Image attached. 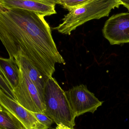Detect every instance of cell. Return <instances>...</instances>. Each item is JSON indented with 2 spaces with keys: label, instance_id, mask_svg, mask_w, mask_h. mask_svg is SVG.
I'll return each instance as SVG.
<instances>
[{
  "label": "cell",
  "instance_id": "6da1fadb",
  "mask_svg": "<svg viewBox=\"0 0 129 129\" xmlns=\"http://www.w3.org/2000/svg\"><path fill=\"white\" fill-rule=\"evenodd\" d=\"M0 40L10 58H24L47 79L52 77L56 64L65 63L49 25L38 13L0 6Z\"/></svg>",
  "mask_w": 129,
  "mask_h": 129
},
{
  "label": "cell",
  "instance_id": "7a4b0ae2",
  "mask_svg": "<svg viewBox=\"0 0 129 129\" xmlns=\"http://www.w3.org/2000/svg\"><path fill=\"white\" fill-rule=\"evenodd\" d=\"M120 0H87L85 3L69 11L56 29L59 33L71 35L78 27L90 20L108 16L112 9L118 8Z\"/></svg>",
  "mask_w": 129,
  "mask_h": 129
},
{
  "label": "cell",
  "instance_id": "3957f363",
  "mask_svg": "<svg viewBox=\"0 0 129 129\" xmlns=\"http://www.w3.org/2000/svg\"><path fill=\"white\" fill-rule=\"evenodd\" d=\"M44 113L56 124V126L71 129L75 126V114L66 95L56 80L49 78L44 91Z\"/></svg>",
  "mask_w": 129,
  "mask_h": 129
},
{
  "label": "cell",
  "instance_id": "277c9868",
  "mask_svg": "<svg viewBox=\"0 0 129 129\" xmlns=\"http://www.w3.org/2000/svg\"><path fill=\"white\" fill-rule=\"evenodd\" d=\"M19 68L20 82L18 86L13 90L16 102L30 111L44 113L43 101L37 89L26 72Z\"/></svg>",
  "mask_w": 129,
  "mask_h": 129
},
{
  "label": "cell",
  "instance_id": "5b68a950",
  "mask_svg": "<svg viewBox=\"0 0 129 129\" xmlns=\"http://www.w3.org/2000/svg\"><path fill=\"white\" fill-rule=\"evenodd\" d=\"M65 92L70 106L76 117L86 112L93 114L102 105L94 93L87 89L86 85L80 84L73 87Z\"/></svg>",
  "mask_w": 129,
  "mask_h": 129
},
{
  "label": "cell",
  "instance_id": "8992f818",
  "mask_svg": "<svg viewBox=\"0 0 129 129\" xmlns=\"http://www.w3.org/2000/svg\"><path fill=\"white\" fill-rule=\"evenodd\" d=\"M102 32L111 45L129 43V12L111 16L105 23Z\"/></svg>",
  "mask_w": 129,
  "mask_h": 129
},
{
  "label": "cell",
  "instance_id": "52a82bcc",
  "mask_svg": "<svg viewBox=\"0 0 129 129\" xmlns=\"http://www.w3.org/2000/svg\"><path fill=\"white\" fill-rule=\"evenodd\" d=\"M0 105L10 112L26 129H49L40 122L30 111L0 90Z\"/></svg>",
  "mask_w": 129,
  "mask_h": 129
},
{
  "label": "cell",
  "instance_id": "ba28073f",
  "mask_svg": "<svg viewBox=\"0 0 129 129\" xmlns=\"http://www.w3.org/2000/svg\"><path fill=\"white\" fill-rule=\"evenodd\" d=\"M55 0H0V6L7 9H17L38 13L43 16L56 13Z\"/></svg>",
  "mask_w": 129,
  "mask_h": 129
},
{
  "label": "cell",
  "instance_id": "9c48e42d",
  "mask_svg": "<svg viewBox=\"0 0 129 129\" xmlns=\"http://www.w3.org/2000/svg\"><path fill=\"white\" fill-rule=\"evenodd\" d=\"M0 73L3 75L13 90L18 86L20 82V69L15 59L1 58Z\"/></svg>",
  "mask_w": 129,
  "mask_h": 129
},
{
  "label": "cell",
  "instance_id": "30bf717a",
  "mask_svg": "<svg viewBox=\"0 0 129 129\" xmlns=\"http://www.w3.org/2000/svg\"><path fill=\"white\" fill-rule=\"evenodd\" d=\"M16 61L18 67L26 72L37 89L43 100L44 88L49 78L44 77L33 65L24 58H19Z\"/></svg>",
  "mask_w": 129,
  "mask_h": 129
},
{
  "label": "cell",
  "instance_id": "8fae6325",
  "mask_svg": "<svg viewBox=\"0 0 129 129\" xmlns=\"http://www.w3.org/2000/svg\"><path fill=\"white\" fill-rule=\"evenodd\" d=\"M0 129H26L10 112L0 106Z\"/></svg>",
  "mask_w": 129,
  "mask_h": 129
},
{
  "label": "cell",
  "instance_id": "7c38bea8",
  "mask_svg": "<svg viewBox=\"0 0 129 129\" xmlns=\"http://www.w3.org/2000/svg\"><path fill=\"white\" fill-rule=\"evenodd\" d=\"M87 1V0H55L56 4L62 6L65 9L69 11L75 9Z\"/></svg>",
  "mask_w": 129,
  "mask_h": 129
},
{
  "label": "cell",
  "instance_id": "4fadbf2b",
  "mask_svg": "<svg viewBox=\"0 0 129 129\" xmlns=\"http://www.w3.org/2000/svg\"><path fill=\"white\" fill-rule=\"evenodd\" d=\"M0 90L3 91L6 95L14 101H16L13 90L10 84L5 78L3 75L0 73Z\"/></svg>",
  "mask_w": 129,
  "mask_h": 129
},
{
  "label": "cell",
  "instance_id": "5bb4252c",
  "mask_svg": "<svg viewBox=\"0 0 129 129\" xmlns=\"http://www.w3.org/2000/svg\"><path fill=\"white\" fill-rule=\"evenodd\" d=\"M31 112L40 123L47 127L48 129H49L50 127L54 123L53 121L49 117L46 115L45 113L32 112Z\"/></svg>",
  "mask_w": 129,
  "mask_h": 129
},
{
  "label": "cell",
  "instance_id": "9a60e30c",
  "mask_svg": "<svg viewBox=\"0 0 129 129\" xmlns=\"http://www.w3.org/2000/svg\"><path fill=\"white\" fill-rule=\"evenodd\" d=\"M121 5H123L124 7L126 8L129 11V0H120Z\"/></svg>",
  "mask_w": 129,
  "mask_h": 129
},
{
  "label": "cell",
  "instance_id": "2e32d148",
  "mask_svg": "<svg viewBox=\"0 0 129 129\" xmlns=\"http://www.w3.org/2000/svg\"><path fill=\"white\" fill-rule=\"evenodd\" d=\"M75 129L74 128H71V129H69V128H61V127H58L56 126L55 128H51V129Z\"/></svg>",
  "mask_w": 129,
  "mask_h": 129
}]
</instances>
